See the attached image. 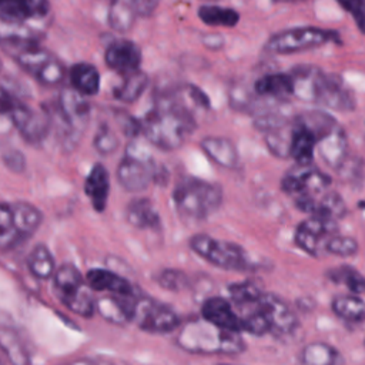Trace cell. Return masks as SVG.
Wrapping results in <instances>:
<instances>
[{
  "label": "cell",
  "instance_id": "1",
  "mask_svg": "<svg viewBox=\"0 0 365 365\" xmlns=\"http://www.w3.org/2000/svg\"><path fill=\"white\" fill-rule=\"evenodd\" d=\"M195 127L197 117L170 91L161 94L140 121V131L145 140L167 151L180 148Z\"/></svg>",
  "mask_w": 365,
  "mask_h": 365
},
{
  "label": "cell",
  "instance_id": "2",
  "mask_svg": "<svg viewBox=\"0 0 365 365\" xmlns=\"http://www.w3.org/2000/svg\"><path fill=\"white\" fill-rule=\"evenodd\" d=\"M177 344L191 354L237 355L245 349L240 332L218 328L205 319L184 324L177 335Z\"/></svg>",
  "mask_w": 365,
  "mask_h": 365
},
{
  "label": "cell",
  "instance_id": "3",
  "mask_svg": "<svg viewBox=\"0 0 365 365\" xmlns=\"http://www.w3.org/2000/svg\"><path fill=\"white\" fill-rule=\"evenodd\" d=\"M173 201L181 217L201 221L220 208L222 190L218 184L201 178L184 177L174 187Z\"/></svg>",
  "mask_w": 365,
  "mask_h": 365
},
{
  "label": "cell",
  "instance_id": "4",
  "mask_svg": "<svg viewBox=\"0 0 365 365\" xmlns=\"http://www.w3.org/2000/svg\"><path fill=\"white\" fill-rule=\"evenodd\" d=\"M331 178L312 164L298 165L289 170L281 180V188L295 200L297 207L312 214L317 200L329 190Z\"/></svg>",
  "mask_w": 365,
  "mask_h": 365
},
{
  "label": "cell",
  "instance_id": "5",
  "mask_svg": "<svg viewBox=\"0 0 365 365\" xmlns=\"http://www.w3.org/2000/svg\"><path fill=\"white\" fill-rule=\"evenodd\" d=\"M53 287L57 298L74 314L90 318L96 312V299L86 282L84 275L70 262H64L56 268L53 275Z\"/></svg>",
  "mask_w": 365,
  "mask_h": 365
},
{
  "label": "cell",
  "instance_id": "6",
  "mask_svg": "<svg viewBox=\"0 0 365 365\" xmlns=\"http://www.w3.org/2000/svg\"><path fill=\"white\" fill-rule=\"evenodd\" d=\"M336 38L338 34L332 30L315 26L292 27L272 34L265 43V50L271 54H291L321 47Z\"/></svg>",
  "mask_w": 365,
  "mask_h": 365
},
{
  "label": "cell",
  "instance_id": "7",
  "mask_svg": "<svg viewBox=\"0 0 365 365\" xmlns=\"http://www.w3.org/2000/svg\"><path fill=\"white\" fill-rule=\"evenodd\" d=\"M155 177L157 167L151 154L138 144L130 143L117 167L120 185L130 192H138L145 190Z\"/></svg>",
  "mask_w": 365,
  "mask_h": 365
},
{
  "label": "cell",
  "instance_id": "8",
  "mask_svg": "<svg viewBox=\"0 0 365 365\" xmlns=\"http://www.w3.org/2000/svg\"><path fill=\"white\" fill-rule=\"evenodd\" d=\"M191 250L210 264L224 269H248L251 262L245 251L230 241L217 240L207 234H195L190 238Z\"/></svg>",
  "mask_w": 365,
  "mask_h": 365
},
{
  "label": "cell",
  "instance_id": "9",
  "mask_svg": "<svg viewBox=\"0 0 365 365\" xmlns=\"http://www.w3.org/2000/svg\"><path fill=\"white\" fill-rule=\"evenodd\" d=\"M16 48L17 63L36 80L46 86H57L66 77V68L50 51L36 43H27Z\"/></svg>",
  "mask_w": 365,
  "mask_h": 365
},
{
  "label": "cell",
  "instance_id": "10",
  "mask_svg": "<svg viewBox=\"0 0 365 365\" xmlns=\"http://www.w3.org/2000/svg\"><path fill=\"white\" fill-rule=\"evenodd\" d=\"M133 321L137 327L151 334H167L181 324L178 314L168 305L148 297H138L134 305Z\"/></svg>",
  "mask_w": 365,
  "mask_h": 365
},
{
  "label": "cell",
  "instance_id": "11",
  "mask_svg": "<svg viewBox=\"0 0 365 365\" xmlns=\"http://www.w3.org/2000/svg\"><path fill=\"white\" fill-rule=\"evenodd\" d=\"M58 117L66 128V144H76L90 118V106L84 96L71 87L61 90L58 96Z\"/></svg>",
  "mask_w": 365,
  "mask_h": 365
},
{
  "label": "cell",
  "instance_id": "12",
  "mask_svg": "<svg viewBox=\"0 0 365 365\" xmlns=\"http://www.w3.org/2000/svg\"><path fill=\"white\" fill-rule=\"evenodd\" d=\"M336 234V221L311 215L304 220L295 231V244L309 255L318 257L325 252L327 242Z\"/></svg>",
  "mask_w": 365,
  "mask_h": 365
},
{
  "label": "cell",
  "instance_id": "13",
  "mask_svg": "<svg viewBox=\"0 0 365 365\" xmlns=\"http://www.w3.org/2000/svg\"><path fill=\"white\" fill-rule=\"evenodd\" d=\"M314 103L336 111H351L355 108L354 94L344 81L338 76L321 70L317 78Z\"/></svg>",
  "mask_w": 365,
  "mask_h": 365
},
{
  "label": "cell",
  "instance_id": "14",
  "mask_svg": "<svg viewBox=\"0 0 365 365\" xmlns=\"http://www.w3.org/2000/svg\"><path fill=\"white\" fill-rule=\"evenodd\" d=\"M258 307L269 327V332L289 334L295 329L298 319L289 305L274 294L262 292Z\"/></svg>",
  "mask_w": 365,
  "mask_h": 365
},
{
  "label": "cell",
  "instance_id": "15",
  "mask_svg": "<svg viewBox=\"0 0 365 365\" xmlns=\"http://www.w3.org/2000/svg\"><path fill=\"white\" fill-rule=\"evenodd\" d=\"M315 148L329 168L339 170L346 161L348 137L339 124L335 123L317 138Z\"/></svg>",
  "mask_w": 365,
  "mask_h": 365
},
{
  "label": "cell",
  "instance_id": "16",
  "mask_svg": "<svg viewBox=\"0 0 365 365\" xmlns=\"http://www.w3.org/2000/svg\"><path fill=\"white\" fill-rule=\"evenodd\" d=\"M10 118L21 137L31 144L40 143L46 137L51 123V117H48L46 113L34 111L24 103L19 104V107L11 113Z\"/></svg>",
  "mask_w": 365,
  "mask_h": 365
},
{
  "label": "cell",
  "instance_id": "17",
  "mask_svg": "<svg viewBox=\"0 0 365 365\" xmlns=\"http://www.w3.org/2000/svg\"><path fill=\"white\" fill-rule=\"evenodd\" d=\"M104 58H106V64L111 70L123 76H127L140 70L141 50L135 43L120 38V40H114L106 48Z\"/></svg>",
  "mask_w": 365,
  "mask_h": 365
},
{
  "label": "cell",
  "instance_id": "18",
  "mask_svg": "<svg viewBox=\"0 0 365 365\" xmlns=\"http://www.w3.org/2000/svg\"><path fill=\"white\" fill-rule=\"evenodd\" d=\"M138 297L106 294L96 299V312L114 325H125L133 321L134 305Z\"/></svg>",
  "mask_w": 365,
  "mask_h": 365
},
{
  "label": "cell",
  "instance_id": "19",
  "mask_svg": "<svg viewBox=\"0 0 365 365\" xmlns=\"http://www.w3.org/2000/svg\"><path fill=\"white\" fill-rule=\"evenodd\" d=\"M201 317L207 322L228 331L241 332V319L234 309L231 301L222 297H211L208 298L201 308Z\"/></svg>",
  "mask_w": 365,
  "mask_h": 365
},
{
  "label": "cell",
  "instance_id": "20",
  "mask_svg": "<svg viewBox=\"0 0 365 365\" xmlns=\"http://www.w3.org/2000/svg\"><path fill=\"white\" fill-rule=\"evenodd\" d=\"M84 278L91 291L115 295H134L131 282L114 271L106 268H93L87 271Z\"/></svg>",
  "mask_w": 365,
  "mask_h": 365
},
{
  "label": "cell",
  "instance_id": "21",
  "mask_svg": "<svg viewBox=\"0 0 365 365\" xmlns=\"http://www.w3.org/2000/svg\"><path fill=\"white\" fill-rule=\"evenodd\" d=\"M315 145H317L315 134L297 117L292 123L289 157L294 158L298 165L312 164Z\"/></svg>",
  "mask_w": 365,
  "mask_h": 365
},
{
  "label": "cell",
  "instance_id": "22",
  "mask_svg": "<svg viewBox=\"0 0 365 365\" xmlns=\"http://www.w3.org/2000/svg\"><path fill=\"white\" fill-rule=\"evenodd\" d=\"M84 191L96 211L101 212L106 210L110 192V175L103 164L93 165V168L86 177Z\"/></svg>",
  "mask_w": 365,
  "mask_h": 365
},
{
  "label": "cell",
  "instance_id": "23",
  "mask_svg": "<svg viewBox=\"0 0 365 365\" xmlns=\"http://www.w3.org/2000/svg\"><path fill=\"white\" fill-rule=\"evenodd\" d=\"M200 147L208 158H211L215 164L224 168H234L238 164L237 147L231 140L225 137H204L200 141Z\"/></svg>",
  "mask_w": 365,
  "mask_h": 365
},
{
  "label": "cell",
  "instance_id": "24",
  "mask_svg": "<svg viewBox=\"0 0 365 365\" xmlns=\"http://www.w3.org/2000/svg\"><path fill=\"white\" fill-rule=\"evenodd\" d=\"M71 88L84 97L96 96L100 90V73L90 63H76L68 73Z\"/></svg>",
  "mask_w": 365,
  "mask_h": 365
},
{
  "label": "cell",
  "instance_id": "25",
  "mask_svg": "<svg viewBox=\"0 0 365 365\" xmlns=\"http://www.w3.org/2000/svg\"><path fill=\"white\" fill-rule=\"evenodd\" d=\"M254 91L259 97L284 100L292 96V78L289 73H271L259 77L254 84Z\"/></svg>",
  "mask_w": 365,
  "mask_h": 365
},
{
  "label": "cell",
  "instance_id": "26",
  "mask_svg": "<svg viewBox=\"0 0 365 365\" xmlns=\"http://www.w3.org/2000/svg\"><path fill=\"white\" fill-rule=\"evenodd\" d=\"M0 351L11 365H30L31 362L23 338L9 325H0Z\"/></svg>",
  "mask_w": 365,
  "mask_h": 365
},
{
  "label": "cell",
  "instance_id": "27",
  "mask_svg": "<svg viewBox=\"0 0 365 365\" xmlns=\"http://www.w3.org/2000/svg\"><path fill=\"white\" fill-rule=\"evenodd\" d=\"M11 208H13L16 232H17L20 241L29 238L41 225V221H43L41 211L37 207H34L33 204L24 202V201L13 202Z\"/></svg>",
  "mask_w": 365,
  "mask_h": 365
},
{
  "label": "cell",
  "instance_id": "28",
  "mask_svg": "<svg viewBox=\"0 0 365 365\" xmlns=\"http://www.w3.org/2000/svg\"><path fill=\"white\" fill-rule=\"evenodd\" d=\"M128 224L140 230L157 228L160 225V215L148 198H134L125 210Z\"/></svg>",
  "mask_w": 365,
  "mask_h": 365
},
{
  "label": "cell",
  "instance_id": "29",
  "mask_svg": "<svg viewBox=\"0 0 365 365\" xmlns=\"http://www.w3.org/2000/svg\"><path fill=\"white\" fill-rule=\"evenodd\" d=\"M302 365H344V356L341 352L325 342L307 344L301 351Z\"/></svg>",
  "mask_w": 365,
  "mask_h": 365
},
{
  "label": "cell",
  "instance_id": "30",
  "mask_svg": "<svg viewBox=\"0 0 365 365\" xmlns=\"http://www.w3.org/2000/svg\"><path fill=\"white\" fill-rule=\"evenodd\" d=\"M27 267H29L31 275L40 281L53 278L56 268H57L51 251L44 244H37L30 251V254L27 257Z\"/></svg>",
  "mask_w": 365,
  "mask_h": 365
},
{
  "label": "cell",
  "instance_id": "31",
  "mask_svg": "<svg viewBox=\"0 0 365 365\" xmlns=\"http://www.w3.org/2000/svg\"><path fill=\"white\" fill-rule=\"evenodd\" d=\"M200 20L212 27H234L240 20L237 10L218 4H204L198 9Z\"/></svg>",
  "mask_w": 365,
  "mask_h": 365
},
{
  "label": "cell",
  "instance_id": "32",
  "mask_svg": "<svg viewBox=\"0 0 365 365\" xmlns=\"http://www.w3.org/2000/svg\"><path fill=\"white\" fill-rule=\"evenodd\" d=\"M131 0H111L108 7V24L117 31H128L137 17Z\"/></svg>",
  "mask_w": 365,
  "mask_h": 365
},
{
  "label": "cell",
  "instance_id": "33",
  "mask_svg": "<svg viewBox=\"0 0 365 365\" xmlns=\"http://www.w3.org/2000/svg\"><path fill=\"white\" fill-rule=\"evenodd\" d=\"M332 311L345 321L359 322L365 318V302L355 294L338 295L332 301Z\"/></svg>",
  "mask_w": 365,
  "mask_h": 365
},
{
  "label": "cell",
  "instance_id": "34",
  "mask_svg": "<svg viewBox=\"0 0 365 365\" xmlns=\"http://www.w3.org/2000/svg\"><path fill=\"white\" fill-rule=\"evenodd\" d=\"M148 84V77L144 71L137 70L131 74L124 76L123 83L114 90V96L117 100L123 103H133L135 101Z\"/></svg>",
  "mask_w": 365,
  "mask_h": 365
},
{
  "label": "cell",
  "instance_id": "35",
  "mask_svg": "<svg viewBox=\"0 0 365 365\" xmlns=\"http://www.w3.org/2000/svg\"><path fill=\"white\" fill-rule=\"evenodd\" d=\"M345 214H346V205L342 197L338 192L328 190L317 200L311 215H319V217H325L336 221L342 218Z\"/></svg>",
  "mask_w": 365,
  "mask_h": 365
},
{
  "label": "cell",
  "instance_id": "36",
  "mask_svg": "<svg viewBox=\"0 0 365 365\" xmlns=\"http://www.w3.org/2000/svg\"><path fill=\"white\" fill-rule=\"evenodd\" d=\"M292 123H289L265 133V144L267 148L279 158H289V147H291V135H292Z\"/></svg>",
  "mask_w": 365,
  "mask_h": 365
},
{
  "label": "cell",
  "instance_id": "37",
  "mask_svg": "<svg viewBox=\"0 0 365 365\" xmlns=\"http://www.w3.org/2000/svg\"><path fill=\"white\" fill-rule=\"evenodd\" d=\"M20 238L16 232L11 204L0 202V250L13 248Z\"/></svg>",
  "mask_w": 365,
  "mask_h": 365
},
{
  "label": "cell",
  "instance_id": "38",
  "mask_svg": "<svg viewBox=\"0 0 365 365\" xmlns=\"http://www.w3.org/2000/svg\"><path fill=\"white\" fill-rule=\"evenodd\" d=\"M228 292L232 301L231 304L237 305L238 308L257 304L262 295V291L254 282H250V281L231 284L228 287Z\"/></svg>",
  "mask_w": 365,
  "mask_h": 365
},
{
  "label": "cell",
  "instance_id": "39",
  "mask_svg": "<svg viewBox=\"0 0 365 365\" xmlns=\"http://www.w3.org/2000/svg\"><path fill=\"white\" fill-rule=\"evenodd\" d=\"M328 277L335 282L344 284L355 295L365 291V277L352 267L344 265L339 268H334L328 272Z\"/></svg>",
  "mask_w": 365,
  "mask_h": 365
},
{
  "label": "cell",
  "instance_id": "40",
  "mask_svg": "<svg viewBox=\"0 0 365 365\" xmlns=\"http://www.w3.org/2000/svg\"><path fill=\"white\" fill-rule=\"evenodd\" d=\"M325 252L336 255V257H344V258L352 257L358 252V242L351 237L335 234L327 242Z\"/></svg>",
  "mask_w": 365,
  "mask_h": 365
},
{
  "label": "cell",
  "instance_id": "41",
  "mask_svg": "<svg viewBox=\"0 0 365 365\" xmlns=\"http://www.w3.org/2000/svg\"><path fill=\"white\" fill-rule=\"evenodd\" d=\"M94 147L98 153L108 155L117 150L118 138L108 125L103 124L94 137Z\"/></svg>",
  "mask_w": 365,
  "mask_h": 365
},
{
  "label": "cell",
  "instance_id": "42",
  "mask_svg": "<svg viewBox=\"0 0 365 365\" xmlns=\"http://www.w3.org/2000/svg\"><path fill=\"white\" fill-rule=\"evenodd\" d=\"M157 282L160 287L170 291H180L187 287V277L177 269H164L157 275Z\"/></svg>",
  "mask_w": 365,
  "mask_h": 365
},
{
  "label": "cell",
  "instance_id": "43",
  "mask_svg": "<svg viewBox=\"0 0 365 365\" xmlns=\"http://www.w3.org/2000/svg\"><path fill=\"white\" fill-rule=\"evenodd\" d=\"M339 6L348 11L361 33L365 34V0H336Z\"/></svg>",
  "mask_w": 365,
  "mask_h": 365
},
{
  "label": "cell",
  "instance_id": "44",
  "mask_svg": "<svg viewBox=\"0 0 365 365\" xmlns=\"http://www.w3.org/2000/svg\"><path fill=\"white\" fill-rule=\"evenodd\" d=\"M30 20L43 19L48 13V0H21Z\"/></svg>",
  "mask_w": 365,
  "mask_h": 365
},
{
  "label": "cell",
  "instance_id": "45",
  "mask_svg": "<svg viewBox=\"0 0 365 365\" xmlns=\"http://www.w3.org/2000/svg\"><path fill=\"white\" fill-rule=\"evenodd\" d=\"M21 101L17 100L9 90L0 86V114L11 115V113L19 107Z\"/></svg>",
  "mask_w": 365,
  "mask_h": 365
},
{
  "label": "cell",
  "instance_id": "46",
  "mask_svg": "<svg viewBox=\"0 0 365 365\" xmlns=\"http://www.w3.org/2000/svg\"><path fill=\"white\" fill-rule=\"evenodd\" d=\"M3 160H4L6 165H7L10 170H13V171H17V173H19V171L24 170V164H26L24 157H23V154H21L20 151H17V150H11V151L6 153L4 157H3Z\"/></svg>",
  "mask_w": 365,
  "mask_h": 365
},
{
  "label": "cell",
  "instance_id": "47",
  "mask_svg": "<svg viewBox=\"0 0 365 365\" xmlns=\"http://www.w3.org/2000/svg\"><path fill=\"white\" fill-rule=\"evenodd\" d=\"M131 1L138 16L148 17L155 11L160 0H131Z\"/></svg>",
  "mask_w": 365,
  "mask_h": 365
},
{
  "label": "cell",
  "instance_id": "48",
  "mask_svg": "<svg viewBox=\"0 0 365 365\" xmlns=\"http://www.w3.org/2000/svg\"><path fill=\"white\" fill-rule=\"evenodd\" d=\"M68 365H94V364L87 358H80V359H76V361L70 362Z\"/></svg>",
  "mask_w": 365,
  "mask_h": 365
},
{
  "label": "cell",
  "instance_id": "49",
  "mask_svg": "<svg viewBox=\"0 0 365 365\" xmlns=\"http://www.w3.org/2000/svg\"><path fill=\"white\" fill-rule=\"evenodd\" d=\"M277 3H294V1H301V0H274Z\"/></svg>",
  "mask_w": 365,
  "mask_h": 365
},
{
  "label": "cell",
  "instance_id": "50",
  "mask_svg": "<svg viewBox=\"0 0 365 365\" xmlns=\"http://www.w3.org/2000/svg\"><path fill=\"white\" fill-rule=\"evenodd\" d=\"M0 365H4V364H3V362H1V359H0Z\"/></svg>",
  "mask_w": 365,
  "mask_h": 365
},
{
  "label": "cell",
  "instance_id": "51",
  "mask_svg": "<svg viewBox=\"0 0 365 365\" xmlns=\"http://www.w3.org/2000/svg\"><path fill=\"white\" fill-rule=\"evenodd\" d=\"M207 1H217V0H207Z\"/></svg>",
  "mask_w": 365,
  "mask_h": 365
},
{
  "label": "cell",
  "instance_id": "52",
  "mask_svg": "<svg viewBox=\"0 0 365 365\" xmlns=\"http://www.w3.org/2000/svg\"><path fill=\"white\" fill-rule=\"evenodd\" d=\"M108 1H111V0H108Z\"/></svg>",
  "mask_w": 365,
  "mask_h": 365
}]
</instances>
